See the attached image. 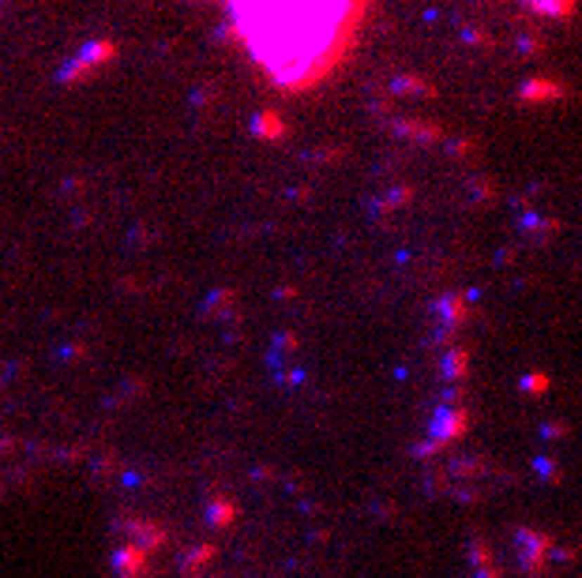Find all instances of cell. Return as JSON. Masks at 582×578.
Segmentation results:
<instances>
[{
    "label": "cell",
    "mask_w": 582,
    "mask_h": 578,
    "mask_svg": "<svg viewBox=\"0 0 582 578\" xmlns=\"http://www.w3.org/2000/svg\"><path fill=\"white\" fill-rule=\"evenodd\" d=\"M226 27L271 86L301 94L346 64L368 0H218Z\"/></svg>",
    "instance_id": "6da1fadb"
}]
</instances>
